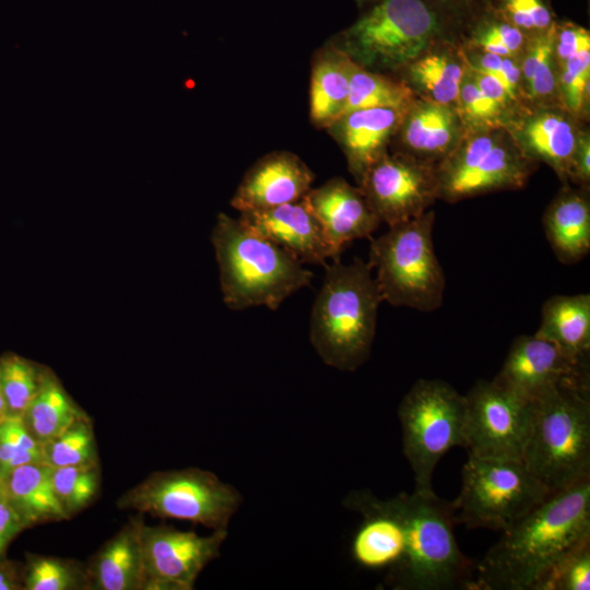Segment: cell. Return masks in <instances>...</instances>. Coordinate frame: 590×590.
Here are the masks:
<instances>
[{
  "mask_svg": "<svg viewBox=\"0 0 590 590\" xmlns=\"http://www.w3.org/2000/svg\"><path fill=\"white\" fill-rule=\"evenodd\" d=\"M590 540V479L551 494L475 566L472 589L532 590L559 559Z\"/></svg>",
  "mask_w": 590,
  "mask_h": 590,
  "instance_id": "obj_1",
  "label": "cell"
},
{
  "mask_svg": "<svg viewBox=\"0 0 590 590\" xmlns=\"http://www.w3.org/2000/svg\"><path fill=\"white\" fill-rule=\"evenodd\" d=\"M322 285L310 316L309 339L321 361L354 371L369 357L382 302L369 262L339 258L324 264Z\"/></svg>",
  "mask_w": 590,
  "mask_h": 590,
  "instance_id": "obj_2",
  "label": "cell"
},
{
  "mask_svg": "<svg viewBox=\"0 0 590 590\" xmlns=\"http://www.w3.org/2000/svg\"><path fill=\"white\" fill-rule=\"evenodd\" d=\"M225 305L232 310L264 306L276 310L314 274L291 253L220 213L211 232Z\"/></svg>",
  "mask_w": 590,
  "mask_h": 590,
  "instance_id": "obj_3",
  "label": "cell"
},
{
  "mask_svg": "<svg viewBox=\"0 0 590 590\" xmlns=\"http://www.w3.org/2000/svg\"><path fill=\"white\" fill-rule=\"evenodd\" d=\"M533 403L522 462L554 494L590 479V388L569 384Z\"/></svg>",
  "mask_w": 590,
  "mask_h": 590,
  "instance_id": "obj_4",
  "label": "cell"
},
{
  "mask_svg": "<svg viewBox=\"0 0 590 590\" xmlns=\"http://www.w3.org/2000/svg\"><path fill=\"white\" fill-rule=\"evenodd\" d=\"M408 530L402 563L387 574V582L397 590L472 589V560L457 543L451 502L434 492L397 495Z\"/></svg>",
  "mask_w": 590,
  "mask_h": 590,
  "instance_id": "obj_5",
  "label": "cell"
},
{
  "mask_svg": "<svg viewBox=\"0 0 590 590\" xmlns=\"http://www.w3.org/2000/svg\"><path fill=\"white\" fill-rule=\"evenodd\" d=\"M434 221L427 211L371 239L368 262L382 302L422 312L441 306L446 278L434 249Z\"/></svg>",
  "mask_w": 590,
  "mask_h": 590,
  "instance_id": "obj_6",
  "label": "cell"
},
{
  "mask_svg": "<svg viewBox=\"0 0 590 590\" xmlns=\"http://www.w3.org/2000/svg\"><path fill=\"white\" fill-rule=\"evenodd\" d=\"M465 396L440 379H418L402 398L398 417L402 450L413 471L415 488L432 493L440 459L465 445Z\"/></svg>",
  "mask_w": 590,
  "mask_h": 590,
  "instance_id": "obj_7",
  "label": "cell"
},
{
  "mask_svg": "<svg viewBox=\"0 0 590 590\" xmlns=\"http://www.w3.org/2000/svg\"><path fill=\"white\" fill-rule=\"evenodd\" d=\"M550 495L521 460L469 455L460 494L451 502L455 522L503 532Z\"/></svg>",
  "mask_w": 590,
  "mask_h": 590,
  "instance_id": "obj_8",
  "label": "cell"
},
{
  "mask_svg": "<svg viewBox=\"0 0 590 590\" xmlns=\"http://www.w3.org/2000/svg\"><path fill=\"white\" fill-rule=\"evenodd\" d=\"M244 502L240 492L199 468L155 472L130 489L119 506L154 517L227 530Z\"/></svg>",
  "mask_w": 590,
  "mask_h": 590,
  "instance_id": "obj_9",
  "label": "cell"
},
{
  "mask_svg": "<svg viewBox=\"0 0 590 590\" xmlns=\"http://www.w3.org/2000/svg\"><path fill=\"white\" fill-rule=\"evenodd\" d=\"M437 30L424 0H380L342 33L338 49L355 63L394 68L417 59Z\"/></svg>",
  "mask_w": 590,
  "mask_h": 590,
  "instance_id": "obj_10",
  "label": "cell"
},
{
  "mask_svg": "<svg viewBox=\"0 0 590 590\" xmlns=\"http://www.w3.org/2000/svg\"><path fill=\"white\" fill-rule=\"evenodd\" d=\"M532 161L518 144L497 132H485L458 144L437 166L438 196L458 201L477 194L520 188Z\"/></svg>",
  "mask_w": 590,
  "mask_h": 590,
  "instance_id": "obj_11",
  "label": "cell"
},
{
  "mask_svg": "<svg viewBox=\"0 0 590 590\" xmlns=\"http://www.w3.org/2000/svg\"><path fill=\"white\" fill-rule=\"evenodd\" d=\"M465 396L469 455L521 460L533 421V403L497 385L479 380Z\"/></svg>",
  "mask_w": 590,
  "mask_h": 590,
  "instance_id": "obj_12",
  "label": "cell"
},
{
  "mask_svg": "<svg viewBox=\"0 0 590 590\" xmlns=\"http://www.w3.org/2000/svg\"><path fill=\"white\" fill-rule=\"evenodd\" d=\"M228 535H200L168 526H141L144 589L190 590L201 571L220 556Z\"/></svg>",
  "mask_w": 590,
  "mask_h": 590,
  "instance_id": "obj_13",
  "label": "cell"
},
{
  "mask_svg": "<svg viewBox=\"0 0 590 590\" xmlns=\"http://www.w3.org/2000/svg\"><path fill=\"white\" fill-rule=\"evenodd\" d=\"M358 187L380 222L389 227L424 214L439 198L436 166L403 153L381 156Z\"/></svg>",
  "mask_w": 590,
  "mask_h": 590,
  "instance_id": "obj_14",
  "label": "cell"
},
{
  "mask_svg": "<svg viewBox=\"0 0 590 590\" xmlns=\"http://www.w3.org/2000/svg\"><path fill=\"white\" fill-rule=\"evenodd\" d=\"M493 380L520 398L534 402L560 386L589 384V365L571 359L535 333L520 335L511 343Z\"/></svg>",
  "mask_w": 590,
  "mask_h": 590,
  "instance_id": "obj_15",
  "label": "cell"
},
{
  "mask_svg": "<svg viewBox=\"0 0 590 590\" xmlns=\"http://www.w3.org/2000/svg\"><path fill=\"white\" fill-rule=\"evenodd\" d=\"M344 506L362 515L350 545L352 559L368 570H394L403 560L408 530L398 496L380 499L367 489L354 491Z\"/></svg>",
  "mask_w": 590,
  "mask_h": 590,
  "instance_id": "obj_16",
  "label": "cell"
},
{
  "mask_svg": "<svg viewBox=\"0 0 590 590\" xmlns=\"http://www.w3.org/2000/svg\"><path fill=\"white\" fill-rule=\"evenodd\" d=\"M314 179L311 169L296 154L272 152L246 172L231 205L240 213L298 201L311 189Z\"/></svg>",
  "mask_w": 590,
  "mask_h": 590,
  "instance_id": "obj_17",
  "label": "cell"
},
{
  "mask_svg": "<svg viewBox=\"0 0 590 590\" xmlns=\"http://www.w3.org/2000/svg\"><path fill=\"white\" fill-rule=\"evenodd\" d=\"M303 199L337 257L353 240L370 238L381 223L361 188L340 177L311 188Z\"/></svg>",
  "mask_w": 590,
  "mask_h": 590,
  "instance_id": "obj_18",
  "label": "cell"
},
{
  "mask_svg": "<svg viewBox=\"0 0 590 590\" xmlns=\"http://www.w3.org/2000/svg\"><path fill=\"white\" fill-rule=\"evenodd\" d=\"M238 220L302 263L324 266L328 259L339 258L303 198L266 210L240 212Z\"/></svg>",
  "mask_w": 590,
  "mask_h": 590,
  "instance_id": "obj_19",
  "label": "cell"
},
{
  "mask_svg": "<svg viewBox=\"0 0 590 590\" xmlns=\"http://www.w3.org/2000/svg\"><path fill=\"white\" fill-rule=\"evenodd\" d=\"M404 109L364 108L349 111L328 128L342 148L349 169L359 185L367 169L386 152L400 127Z\"/></svg>",
  "mask_w": 590,
  "mask_h": 590,
  "instance_id": "obj_20",
  "label": "cell"
},
{
  "mask_svg": "<svg viewBox=\"0 0 590 590\" xmlns=\"http://www.w3.org/2000/svg\"><path fill=\"white\" fill-rule=\"evenodd\" d=\"M536 335L555 344L574 361L588 363L590 295H555L542 306Z\"/></svg>",
  "mask_w": 590,
  "mask_h": 590,
  "instance_id": "obj_21",
  "label": "cell"
},
{
  "mask_svg": "<svg viewBox=\"0 0 590 590\" xmlns=\"http://www.w3.org/2000/svg\"><path fill=\"white\" fill-rule=\"evenodd\" d=\"M403 118V154L435 166L434 162L439 164L457 146V119L448 106L423 103Z\"/></svg>",
  "mask_w": 590,
  "mask_h": 590,
  "instance_id": "obj_22",
  "label": "cell"
},
{
  "mask_svg": "<svg viewBox=\"0 0 590 590\" xmlns=\"http://www.w3.org/2000/svg\"><path fill=\"white\" fill-rule=\"evenodd\" d=\"M545 236L559 262L571 264L590 251V203L578 191L565 190L543 217Z\"/></svg>",
  "mask_w": 590,
  "mask_h": 590,
  "instance_id": "obj_23",
  "label": "cell"
},
{
  "mask_svg": "<svg viewBox=\"0 0 590 590\" xmlns=\"http://www.w3.org/2000/svg\"><path fill=\"white\" fill-rule=\"evenodd\" d=\"M579 137L571 121L555 113H541L521 127L517 141L521 152L533 162L552 166L559 177L570 178Z\"/></svg>",
  "mask_w": 590,
  "mask_h": 590,
  "instance_id": "obj_24",
  "label": "cell"
},
{
  "mask_svg": "<svg viewBox=\"0 0 590 590\" xmlns=\"http://www.w3.org/2000/svg\"><path fill=\"white\" fill-rule=\"evenodd\" d=\"M51 473V467L38 461L20 465L4 477V495L26 523L68 518L56 494Z\"/></svg>",
  "mask_w": 590,
  "mask_h": 590,
  "instance_id": "obj_25",
  "label": "cell"
},
{
  "mask_svg": "<svg viewBox=\"0 0 590 590\" xmlns=\"http://www.w3.org/2000/svg\"><path fill=\"white\" fill-rule=\"evenodd\" d=\"M354 61L340 49L321 51L314 61L310 78L309 111L312 122L329 127L346 103Z\"/></svg>",
  "mask_w": 590,
  "mask_h": 590,
  "instance_id": "obj_26",
  "label": "cell"
},
{
  "mask_svg": "<svg viewBox=\"0 0 590 590\" xmlns=\"http://www.w3.org/2000/svg\"><path fill=\"white\" fill-rule=\"evenodd\" d=\"M142 523L141 521L129 523L102 550L95 564V580L98 589H144Z\"/></svg>",
  "mask_w": 590,
  "mask_h": 590,
  "instance_id": "obj_27",
  "label": "cell"
},
{
  "mask_svg": "<svg viewBox=\"0 0 590 590\" xmlns=\"http://www.w3.org/2000/svg\"><path fill=\"white\" fill-rule=\"evenodd\" d=\"M22 420L30 434L44 446L85 418L58 378L45 369L40 387Z\"/></svg>",
  "mask_w": 590,
  "mask_h": 590,
  "instance_id": "obj_28",
  "label": "cell"
},
{
  "mask_svg": "<svg viewBox=\"0 0 590 590\" xmlns=\"http://www.w3.org/2000/svg\"><path fill=\"white\" fill-rule=\"evenodd\" d=\"M411 98L412 93L406 85L367 71L354 62L349 95L341 116L364 108L386 107L405 110Z\"/></svg>",
  "mask_w": 590,
  "mask_h": 590,
  "instance_id": "obj_29",
  "label": "cell"
},
{
  "mask_svg": "<svg viewBox=\"0 0 590 590\" xmlns=\"http://www.w3.org/2000/svg\"><path fill=\"white\" fill-rule=\"evenodd\" d=\"M464 71L446 54H428L410 63V78L430 98L429 102L449 106L458 101Z\"/></svg>",
  "mask_w": 590,
  "mask_h": 590,
  "instance_id": "obj_30",
  "label": "cell"
},
{
  "mask_svg": "<svg viewBox=\"0 0 590 590\" xmlns=\"http://www.w3.org/2000/svg\"><path fill=\"white\" fill-rule=\"evenodd\" d=\"M44 371L16 355L1 359L0 384L8 416L22 417L40 387Z\"/></svg>",
  "mask_w": 590,
  "mask_h": 590,
  "instance_id": "obj_31",
  "label": "cell"
},
{
  "mask_svg": "<svg viewBox=\"0 0 590 590\" xmlns=\"http://www.w3.org/2000/svg\"><path fill=\"white\" fill-rule=\"evenodd\" d=\"M95 458L94 436L86 420L78 421L43 446V461L51 468L96 463Z\"/></svg>",
  "mask_w": 590,
  "mask_h": 590,
  "instance_id": "obj_32",
  "label": "cell"
},
{
  "mask_svg": "<svg viewBox=\"0 0 590 590\" xmlns=\"http://www.w3.org/2000/svg\"><path fill=\"white\" fill-rule=\"evenodd\" d=\"M556 31L554 25L544 31L530 46L520 72L528 94L533 99L545 98L554 93L556 80L553 57Z\"/></svg>",
  "mask_w": 590,
  "mask_h": 590,
  "instance_id": "obj_33",
  "label": "cell"
},
{
  "mask_svg": "<svg viewBox=\"0 0 590 590\" xmlns=\"http://www.w3.org/2000/svg\"><path fill=\"white\" fill-rule=\"evenodd\" d=\"M38 461H43V446L30 434L22 417L1 418L0 476L2 481L13 469Z\"/></svg>",
  "mask_w": 590,
  "mask_h": 590,
  "instance_id": "obj_34",
  "label": "cell"
},
{
  "mask_svg": "<svg viewBox=\"0 0 590 590\" xmlns=\"http://www.w3.org/2000/svg\"><path fill=\"white\" fill-rule=\"evenodd\" d=\"M51 476L56 494L69 516L87 506L98 491L96 463L52 468Z\"/></svg>",
  "mask_w": 590,
  "mask_h": 590,
  "instance_id": "obj_35",
  "label": "cell"
},
{
  "mask_svg": "<svg viewBox=\"0 0 590 590\" xmlns=\"http://www.w3.org/2000/svg\"><path fill=\"white\" fill-rule=\"evenodd\" d=\"M590 540L554 564L532 590H589Z\"/></svg>",
  "mask_w": 590,
  "mask_h": 590,
  "instance_id": "obj_36",
  "label": "cell"
},
{
  "mask_svg": "<svg viewBox=\"0 0 590 590\" xmlns=\"http://www.w3.org/2000/svg\"><path fill=\"white\" fill-rule=\"evenodd\" d=\"M590 50L569 57L562 64L560 88L566 106L573 113L583 109L589 94Z\"/></svg>",
  "mask_w": 590,
  "mask_h": 590,
  "instance_id": "obj_37",
  "label": "cell"
},
{
  "mask_svg": "<svg viewBox=\"0 0 590 590\" xmlns=\"http://www.w3.org/2000/svg\"><path fill=\"white\" fill-rule=\"evenodd\" d=\"M78 577L66 562L51 557L33 559L25 577L28 590H68L76 586Z\"/></svg>",
  "mask_w": 590,
  "mask_h": 590,
  "instance_id": "obj_38",
  "label": "cell"
},
{
  "mask_svg": "<svg viewBox=\"0 0 590 590\" xmlns=\"http://www.w3.org/2000/svg\"><path fill=\"white\" fill-rule=\"evenodd\" d=\"M457 102L460 103L464 116L470 121L483 126L497 125L504 109L498 103L483 94L470 76L465 79L463 76Z\"/></svg>",
  "mask_w": 590,
  "mask_h": 590,
  "instance_id": "obj_39",
  "label": "cell"
},
{
  "mask_svg": "<svg viewBox=\"0 0 590 590\" xmlns=\"http://www.w3.org/2000/svg\"><path fill=\"white\" fill-rule=\"evenodd\" d=\"M503 10L510 24L519 30L544 32L553 25L543 0H503Z\"/></svg>",
  "mask_w": 590,
  "mask_h": 590,
  "instance_id": "obj_40",
  "label": "cell"
},
{
  "mask_svg": "<svg viewBox=\"0 0 590 590\" xmlns=\"http://www.w3.org/2000/svg\"><path fill=\"white\" fill-rule=\"evenodd\" d=\"M585 50H590V34L583 27L567 24L555 36L554 56L560 64Z\"/></svg>",
  "mask_w": 590,
  "mask_h": 590,
  "instance_id": "obj_41",
  "label": "cell"
},
{
  "mask_svg": "<svg viewBox=\"0 0 590 590\" xmlns=\"http://www.w3.org/2000/svg\"><path fill=\"white\" fill-rule=\"evenodd\" d=\"M25 523L10 500L5 496L0 497V554Z\"/></svg>",
  "mask_w": 590,
  "mask_h": 590,
  "instance_id": "obj_42",
  "label": "cell"
},
{
  "mask_svg": "<svg viewBox=\"0 0 590 590\" xmlns=\"http://www.w3.org/2000/svg\"><path fill=\"white\" fill-rule=\"evenodd\" d=\"M479 34L489 37L505 46L511 55L517 54L524 42V36L518 27L510 23H493Z\"/></svg>",
  "mask_w": 590,
  "mask_h": 590,
  "instance_id": "obj_43",
  "label": "cell"
},
{
  "mask_svg": "<svg viewBox=\"0 0 590 590\" xmlns=\"http://www.w3.org/2000/svg\"><path fill=\"white\" fill-rule=\"evenodd\" d=\"M570 179L582 185L590 180V142L589 138H579L578 146L575 153Z\"/></svg>",
  "mask_w": 590,
  "mask_h": 590,
  "instance_id": "obj_44",
  "label": "cell"
},
{
  "mask_svg": "<svg viewBox=\"0 0 590 590\" xmlns=\"http://www.w3.org/2000/svg\"><path fill=\"white\" fill-rule=\"evenodd\" d=\"M472 71V79L482 93L498 103L502 107H506L511 99L504 85L489 74Z\"/></svg>",
  "mask_w": 590,
  "mask_h": 590,
  "instance_id": "obj_45",
  "label": "cell"
},
{
  "mask_svg": "<svg viewBox=\"0 0 590 590\" xmlns=\"http://www.w3.org/2000/svg\"><path fill=\"white\" fill-rule=\"evenodd\" d=\"M14 588H15V585L10 579V577L7 574L0 571V590H11Z\"/></svg>",
  "mask_w": 590,
  "mask_h": 590,
  "instance_id": "obj_46",
  "label": "cell"
},
{
  "mask_svg": "<svg viewBox=\"0 0 590 590\" xmlns=\"http://www.w3.org/2000/svg\"><path fill=\"white\" fill-rule=\"evenodd\" d=\"M8 416V413H7V405H5V401H4V397H3V393H2V388H1V384H0V420Z\"/></svg>",
  "mask_w": 590,
  "mask_h": 590,
  "instance_id": "obj_47",
  "label": "cell"
},
{
  "mask_svg": "<svg viewBox=\"0 0 590 590\" xmlns=\"http://www.w3.org/2000/svg\"><path fill=\"white\" fill-rule=\"evenodd\" d=\"M4 495V487H3V481L0 476V497H3Z\"/></svg>",
  "mask_w": 590,
  "mask_h": 590,
  "instance_id": "obj_48",
  "label": "cell"
}]
</instances>
